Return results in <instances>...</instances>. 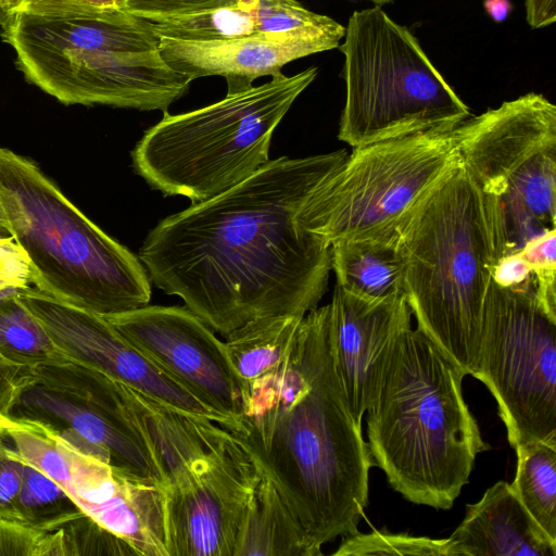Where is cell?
I'll return each mask as SVG.
<instances>
[{"label": "cell", "instance_id": "cell-15", "mask_svg": "<svg viewBox=\"0 0 556 556\" xmlns=\"http://www.w3.org/2000/svg\"><path fill=\"white\" fill-rule=\"evenodd\" d=\"M105 318L135 348L235 425L241 381L225 342L195 314L186 306L146 305Z\"/></svg>", "mask_w": 556, "mask_h": 556}, {"label": "cell", "instance_id": "cell-23", "mask_svg": "<svg viewBox=\"0 0 556 556\" xmlns=\"http://www.w3.org/2000/svg\"><path fill=\"white\" fill-rule=\"evenodd\" d=\"M303 317L258 318L225 337L228 358L242 386L273 370L287 357Z\"/></svg>", "mask_w": 556, "mask_h": 556}, {"label": "cell", "instance_id": "cell-36", "mask_svg": "<svg viewBox=\"0 0 556 556\" xmlns=\"http://www.w3.org/2000/svg\"><path fill=\"white\" fill-rule=\"evenodd\" d=\"M526 14L532 28L549 26L556 20V0H526Z\"/></svg>", "mask_w": 556, "mask_h": 556}, {"label": "cell", "instance_id": "cell-6", "mask_svg": "<svg viewBox=\"0 0 556 556\" xmlns=\"http://www.w3.org/2000/svg\"><path fill=\"white\" fill-rule=\"evenodd\" d=\"M1 36L25 78L64 104L167 112L191 80L170 68L149 21L15 14Z\"/></svg>", "mask_w": 556, "mask_h": 556}, {"label": "cell", "instance_id": "cell-32", "mask_svg": "<svg viewBox=\"0 0 556 556\" xmlns=\"http://www.w3.org/2000/svg\"><path fill=\"white\" fill-rule=\"evenodd\" d=\"M33 283L29 258L11 236H0V294Z\"/></svg>", "mask_w": 556, "mask_h": 556}, {"label": "cell", "instance_id": "cell-2", "mask_svg": "<svg viewBox=\"0 0 556 556\" xmlns=\"http://www.w3.org/2000/svg\"><path fill=\"white\" fill-rule=\"evenodd\" d=\"M228 431L316 544L358 531L375 463L338 374L329 304L302 318L276 368L242 386Z\"/></svg>", "mask_w": 556, "mask_h": 556}, {"label": "cell", "instance_id": "cell-26", "mask_svg": "<svg viewBox=\"0 0 556 556\" xmlns=\"http://www.w3.org/2000/svg\"><path fill=\"white\" fill-rule=\"evenodd\" d=\"M83 516L85 513L60 484L25 463L16 502L18 522L51 532Z\"/></svg>", "mask_w": 556, "mask_h": 556}, {"label": "cell", "instance_id": "cell-39", "mask_svg": "<svg viewBox=\"0 0 556 556\" xmlns=\"http://www.w3.org/2000/svg\"><path fill=\"white\" fill-rule=\"evenodd\" d=\"M0 236H10L9 229H8V224H7V218H5L1 202H0Z\"/></svg>", "mask_w": 556, "mask_h": 556}, {"label": "cell", "instance_id": "cell-8", "mask_svg": "<svg viewBox=\"0 0 556 556\" xmlns=\"http://www.w3.org/2000/svg\"><path fill=\"white\" fill-rule=\"evenodd\" d=\"M343 42L345 102L338 138L353 148L450 131L469 108L412 31L376 5L352 13Z\"/></svg>", "mask_w": 556, "mask_h": 556}, {"label": "cell", "instance_id": "cell-20", "mask_svg": "<svg viewBox=\"0 0 556 556\" xmlns=\"http://www.w3.org/2000/svg\"><path fill=\"white\" fill-rule=\"evenodd\" d=\"M460 556H556V542L539 527L510 484L498 481L467 506L450 536Z\"/></svg>", "mask_w": 556, "mask_h": 556}, {"label": "cell", "instance_id": "cell-30", "mask_svg": "<svg viewBox=\"0 0 556 556\" xmlns=\"http://www.w3.org/2000/svg\"><path fill=\"white\" fill-rule=\"evenodd\" d=\"M0 556H63L61 531L41 532L0 518Z\"/></svg>", "mask_w": 556, "mask_h": 556}, {"label": "cell", "instance_id": "cell-31", "mask_svg": "<svg viewBox=\"0 0 556 556\" xmlns=\"http://www.w3.org/2000/svg\"><path fill=\"white\" fill-rule=\"evenodd\" d=\"M5 427L0 426V518L17 521L16 502L23 480L24 460L5 443Z\"/></svg>", "mask_w": 556, "mask_h": 556}, {"label": "cell", "instance_id": "cell-4", "mask_svg": "<svg viewBox=\"0 0 556 556\" xmlns=\"http://www.w3.org/2000/svg\"><path fill=\"white\" fill-rule=\"evenodd\" d=\"M465 372L418 328L397 340L367 409L375 466L407 501L450 509L489 448L463 395Z\"/></svg>", "mask_w": 556, "mask_h": 556}, {"label": "cell", "instance_id": "cell-37", "mask_svg": "<svg viewBox=\"0 0 556 556\" xmlns=\"http://www.w3.org/2000/svg\"><path fill=\"white\" fill-rule=\"evenodd\" d=\"M486 14L495 22H504L513 10L510 0H483Z\"/></svg>", "mask_w": 556, "mask_h": 556}, {"label": "cell", "instance_id": "cell-18", "mask_svg": "<svg viewBox=\"0 0 556 556\" xmlns=\"http://www.w3.org/2000/svg\"><path fill=\"white\" fill-rule=\"evenodd\" d=\"M340 23L329 28L298 29L238 39L186 41L159 38V51L166 64L191 81L223 76L227 93L252 87L262 76H278L294 60L336 49L344 37Z\"/></svg>", "mask_w": 556, "mask_h": 556}, {"label": "cell", "instance_id": "cell-41", "mask_svg": "<svg viewBox=\"0 0 556 556\" xmlns=\"http://www.w3.org/2000/svg\"><path fill=\"white\" fill-rule=\"evenodd\" d=\"M8 424L2 418H0V426H4L5 427Z\"/></svg>", "mask_w": 556, "mask_h": 556}, {"label": "cell", "instance_id": "cell-34", "mask_svg": "<svg viewBox=\"0 0 556 556\" xmlns=\"http://www.w3.org/2000/svg\"><path fill=\"white\" fill-rule=\"evenodd\" d=\"M36 378L35 370L15 365L0 355V418L10 424L9 414L22 391Z\"/></svg>", "mask_w": 556, "mask_h": 556}, {"label": "cell", "instance_id": "cell-12", "mask_svg": "<svg viewBox=\"0 0 556 556\" xmlns=\"http://www.w3.org/2000/svg\"><path fill=\"white\" fill-rule=\"evenodd\" d=\"M10 420L45 427L111 467L165 485L126 386L75 362L40 366Z\"/></svg>", "mask_w": 556, "mask_h": 556}, {"label": "cell", "instance_id": "cell-10", "mask_svg": "<svg viewBox=\"0 0 556 556\" xmlns=\"http://www.w3.org/2000/svg\"><path fill=\"white\" fill-rule=\"evenodd\" d=\"M454 129L353 148L317 189L326 240L395 233L403 216L462 163Z\"/></svg>", "mask_w": 556, "mask_h": 556}, {"label": "cell", "instance_id": "cell-28", "mask_svg": "<svg viewBox=\"0 0 556 556\" xmlns=\"http://www.w3.org/2000/svg\"><path fill=\"white\" fill-rule=\"evenodd\" d=\"M59 529L62 534L64 556H139L125 540L109 531L87 515Z\"/></svg>", "mask_w": 556, "mask_h": 556}, {"label": "cell", "instance_id": "cell-11", "mask_svg": "<svg viewBox=\"0 0 556 556\" xmlns=\"http://www.w3.org/2000/svg\"><path fill=\"white\" fill-rule=\"evenodd\" d=\"M472 377L498 405L510 445L556 442V319L533 283L505 288L491 280Z\"/></svg>", "mask_w": 556, "mask_h": 556}, {"label": "cell", "instance_id": "cell-21", "mask_svg": "<svg viewBox=\"0 0 556 556\" xmlns=\"http://www.w3.org/2000/svg\"><path fill=\"white\" fill-rule=\"evenodd\" d=\"M273 480L262 472L245 509L233 556H320Z\"/></svg>", "mask_w": 556, "mask_h": 556}, {"label": "cell", "instance_id": "cell-3", "mask_svg": "<svg viewBox=\"0 0 556 556\" xmlns=\"http://www.w3.org/2000/svg\"><path fill=\"white\" fill-rule=\"evenodd\" d=\"M395 230L403 292L417 328L465 375H472L492 269L505 254L496 200L460 163Z\"/></svg>", "mask_w": 556, "mask_h": 556}, {"label": "cell", "instance_id": "cell-40", "mask_svg": "<svg viewBox=\"0 0 556 556\" xmlns=\"http://www.w3.org/2000/svg\"><path fill=\"white\" fill-rule=\"evenodd\" d=\"M368 1H371V2L376 3L377 5H381L384 3L392 2L393 0H368Z\"/></svg>", "mask_w": 556, "mask_h": 556}, {"label": "cell", "instance_id": "cell-7", "mask_svg": "<svg viewBox=\"0 0 556 556\" xmlns=\"http://www.w3.org/2000/svg\"><path fill=\"white\" fill-rule=\"evenodd\" d=\"M317 74L316 66L280 74L201 109L163 113L131 152L135 172L151 188L192 203L224 193L269 161L275 129Z\"/></svg>", "mask_w": 556, "mask_h": 556}, {"label": "cell", "instance_id": "cell-14", "mask_svg": "<svg viewBox=\"0 0 556 556\" xmlns=\"http://www.w3.org/2000/svg\"><path fill=\"white\" fill-rule=\"evenodd\" d=\"M55 345L72 361L178 412L208 419L225 429L233 421L203 402L135 348L103 316L62 302L37 288L18 290Z\"/></svg>", "mask_w": 556, "mask_h": 556}, {"label": "cell", "instance_id": "cell-17", "mask_svg": "<svg viewBox=\"0 0 556 556\" xmlns=\"http://www.w3.org/2000/svg\"><path fill=\"white\" fill-rule=\"evenodd\" d=\"M336 365L354 419L375 402L400 337L412 328L404 294L370 299L334 287L329 303Z\"/></svg>", "mask_w": 556, "mask_h": 556}, {"label": "cell", "instance_id": "cell-1", "mask_svg": "<svg viewBox=\"0 0 556 556\" xmlns=\"http://www.w3.org/2000/svg\"><path fill=\"white\" fill-rule=\"evenodd\" d=\"M346 155L269 160L224 193L165 217L139 250L151 282L223 337L258 318L305 316L331 271L317 188Z\"/></svg>", "mask_w": 556, "mask_h": 556}, {"label": "cell", "instance_id": "cell-35", "mask_svg": "<svg viewBox=\"0 0 556 556\" xmlns=\"http://www.w3.org/2000/svg\"><path fill=\"white\" fill-rule=\"evenodd\" d=\"M492 280L505 288H527L533 283L530 265L519 252L501 256L492 269Z\"/></svg>", "mask_w": 556, "mask_h": 556}, {"label": "cell", "instance_id": "cell-9", "mask_svg": "<svg viewBox=\"0 0 556 556\" xmlns=\"http://www.w3.org/2000/svg\"><path fill=\"white\" fill-rule=\"evenodd\" d=\"M462 164L496 200L506 253L556 229V106L529 92L455 129Z\"/></svg>", "mask_w": 556, "mask_h": 556}, {"label": "cell", "instance_id": "cell-38", "mask_svg": "<svg viewBox=\"0 0 556 556\" xmlns=\"http://www.w3.org/2000/svg\"><path fill=\"white\" fill-rule=\"evenodd\" d=\"M23 0H0V26H4L17 12Z\"/></svg>", "mask_w": 556, "mask_h": 556}, {"label": "cell", "instance_id": "cell-25", "mask_svg": "<svg viewBox=\"0 0 556 556\" xmlns=\"http://www.w3.org/2000/svg\"><path fill=\"white\" fill-rule=\"evenodd\" d=\"M515 450L517 470L509 484L539 527L556 542V442H529Z\"/></svg>", "mask_w": 556, "mask_h": 556}, {"label": "cell", "instance_id": "cell-22", "mask_svg": "<svg viewBox=\"0 0 556 556\" xmlns=\"http://www.w3.org/2000/svg\"><path fill=\"white\" fill-rule=\"evenodd\" d=\"M331 270L340 288L386 299L404 294V265L395 233L337 241L331 244Z\"/></svg>", "mask_w": 556, "mask_h": 556}, {"label": "cell", "instance_id": "cell-27", "mask_svg": "<svg viewBox=\"0 0 556 556\" xmlns=\"http://www.w3.org/2000/svg\"><path fill=\"white\" fill-rule=\"evenodd\" d=\"M333 555L460 556L457 544L451 538L431 539L378 530L370 533L357 531L354 534L343 536L342 543L333 552Z\"/></svg>", "mask_w": 556, "mask_h": 556}, {"label": "cell", "instance_id": "cell-16", "mask_svg": "<svg viewBox=\"0 0 556 556\" xmlns=\"http://www.w3.org/2000/svg\"><path fill=\"white\" fill-rule=\"evenodd\" d=\"M59 439L61 455L50 478L85 515L139 556H170L165 485L117 470Z\"/></svg>", "mask_w": 556, "mask_h": 556}, {"label": "cell", "instance_id": "cell-5", "mask_svg": "<svg viewBox=\"0 0 556 556\" xmlns=\"http://www.w3.org/2000/svg\"><path fill=\"white\" fill-rule=\"evenodd\" d=\"M0 202L35 288L103 317L148 305L151 280L139 257L85 216L35 162L1 147Z\"/></svg>", "mask_w": 556, "mask_h": 556}, {"label": "cell", "instance_id": "cell-19", "mask_svg": "<svg viewBox=\"0 0 556 556\" xmlns=\"http://www.w3.org/2000/svg\"><path fill=\"white\" fill-rule=\"evenodd\" d=\"M159 38L214 41L298 29L329 28L339 23L305 9L296 0H237L211 10L149 21Z\"/></svg>", "mask_w": 556, "mask_h": 556}, {"label": "cell", "instance_id": "cell-33", "mask_svg": "<svg viewBox=\"0 0 556 556\" xmlns=\"http://www.w3.org/2000/svg\"><path fill=\"white\" fill-rule=\"evenodd\" d=\"M235 1L237 0H126L128 12L147 21L211 10Z\"/></svg>", "mask_w": 556, "mask_h": 556}, {"label": "cell", "instance_id": "cell-24", "mask_svg": "<svg viewBox=\"0 0 556 556\" xmlns=\"http://www.w3.org/2000/svg\"><path fill=\"white\" fill-rule=\"evenodd\" d=\"M0 355L33 369L71 362L21 300L18 290L0 294Z\"/></svg>", "mask_w": 556, "mask_h": 556}, {"label": "cell", "instance_id": "cell-13", "mask_svg": "<svg viewBox=\"0 0 556 556\" xmlns=\"http://www.w3.org/2000/svg\"><path fill=\"white\" fill-rule=\"evenodd\" d=\"M262 471L216 425L206 445L165 480L170 556H233Z\"/></svg>", "mask_w": 556, "mask_h": 556}, {"label": "cell", "instance_id": "cell-29", "mask_svg": "<svg viewBox=\"0 0 556 556\" xmlns=\"http://www.w3.org/2000/svg\"><path fill=\"white\" fill-rule=\"evenodd\" d=\"M17 13L53 20L115 18L128 10L126 0H23Z\"/></svg>", "mask_w": 556, "mask_h": 556}]
</instances>
